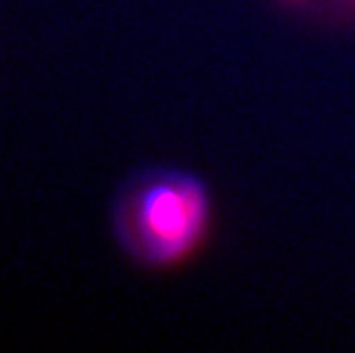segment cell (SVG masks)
<instances>
[{
	"mask_svg": "<svg viewBox=\"0 0 355 353\" xmlns=\"http://www.w3.org/2000/svg\"><path fill=\"white\" fill-rule=\"evenodd\" d=\"M209 222V197L200 179L157 171L126 191L117 209L125 246L150 265H175L197 249Z\"/></svg>",
	"mask_w": 355,
	"mask_h": 353,
	"instance_id": "1",
	"label": "cell"
}]
</instances>
